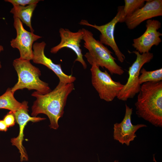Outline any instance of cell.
<instances>
[{
    "mask_svg": "<svg viewBox=\"0 0 162 162\" xmlns=\"http://www.w3.org/2000/svg\"><path fill=\"white\" fill-rule=\"evenodd\" d=\"M74 89L73 83H58L53 90L46 94L34 92L31 95L36 100L32 107L31 116L36 117L39 114H45L50 120V128L57 129L59 127L58 121L63 115L68 97Z\"/></svg>",
    "mask_w": 162,
    "mask_h": 162,
    "instance_id": "cell-1",
    "label": "cell"
},
{
    "mask_svg": "<svg viewBox=\"0 0 162 162\" xmlns=\"http://www.w3.org/2000/svg\"><path fill=\"white\" fill-rule=\"evenodd\" d=\"M135 103L136 115L157 127L162 126V81L141 86Z\"/></svg>",
    "mask_w": 162,
    "mask_h": 162,
    "instance_id": "cell-2",
    "label": "cell"
},
{
    "mask_svg": "<svg viewBox=\"0 0 162 162\" xmlns=\"http://www.w3.org/2000/svg\"><path fill=\"white\" fill-rule=\"evenodd\" d=\"M82 29L84 32L82 39L84 42V46L88 50L84 56L89 63L91 65L95 64L103 69L105 68L112 75L123 74L124 71L116 62V58L112 55V52L99 40H96L91 32L84 28Z\"/></svg>",
    "mask_w": 162,
    "mask_h": 162,
    "instance_id": "cell-3",
    "label": "cell"
},
{
    "mask_svg": "<svg viewBox=\"0 0 162 162\" xmlns=\"http://www.w3.org/2000/svg\"><path fill=\"white\" fill-rule=\"evenodd\" d=\"M13 64L18 76L17 82L11 88L13 93L24 88L28 90H35L42 94L51 91L48 84L40 80L41 73L40 69L33 65L30 60L19 58L14 60Z\"/></svg>",
    "mask_w": 162,
    "mask_h": 162,
    "instance_id": "cell-4",
    "label": "cell"
},
{
    "mask_svg": "<svg viewBox=\"0 0 162 162\" xmlns=\"http://www.w3.org/2000/svg\"><path fill=\"white\" fill-rule=\"evenodd\" d=\"M130 52L134 53L136 55V58L129 67L127 81L117 97L118 99L124 101L133 98L139 93L141 87L139 83L140 70L142 66L150 62L154 57L153 54L149 52L141 54L135 50Z\"/></svg>",
    "mask_w": 162,
    "mask_h": 162,
    "instance_id": "cell-5",
    "label": "cell"
},
{
    "mask_svg": "<svg viewBox=\"0 0 162 162\" xmlns=\"http://www.w3.org/2000/svg\"><path fill=\"white\" fill-rule=\"evenodd\" d=\"M92 83L100 99L107 102L113 100L117 97L124 85L113 80L106 70L102 71L95 64L90 69Z\"/></svg>",
    "mask_w": 162,
    "mask_h": 162,
    "instance_id": "cell-6",
    "label": "cell"
},
{
    "mask_svg": "<svg viewBox=\"0 0 162 162\" xmlns=\"http://www.w3.org/2000/svg\"><path fill=\"white\" fill-rule=\"evenodd\" d=\"M123 7L124 6H119L116 16L110 21L104 25L101 26H98L95 24L92 25L85 20H81L79 23L80 25L91 27L99 31L100 33L99 41L103 44L110 46L114 51L118 60L121 63L124 62L125 58L116 42L114 31L117 23L122 22Z\"/></svg>",
    "mask_w": 162,
    "mask_h": 162,
    "instance_id": "cell-7",
    "label": "cell"
},
{
    "mask_svg": "<svg viewBox=\"0 0 162 162\" xmlns=\"http://www.w3.org/2000/svg\"><path fill=\"white\" fill-rule=\"evenodd\" d=\"M14 26L16 31V36L15 38L10 41V46L12 48L19 50L20 58L32 60L33 43L42 37L26 30L22 23L18 18L14 17Z\"/></svg>",
    "mask_w": 162,
    "mask_h": 162,
    "instance_id": "cell-8",
    "label": "cell"
},
{
    "mask_svg": "<svg viewBox=\"0 0 162 162\" xmlns=\"http://www.w3.org/2000/svg\"><path fill=\"white\" fill-rule=\"evenodd\" d=\"M59 32L61 41L58 44L51 49L50 52L56 54L64 48H69L74 52L76 55V58L74 62H79L84 69H86L87 65L83 58L82 50L80 48V43L82 40L84 35L82 29H80L77 32H73L68 29L61 28Z\"/></svg>",
    "mask_w": 162,
    "mask_h": 162,
    "instance_id": "cell-9",
    "label": "cell"
},
{
    "mask_svg": "<svg viewBox=\"0 0 162 162\" xmlns=\"http://www.w3.org/2000/svg\"><path fill=\"white\" fill-rule=\"evenodd\" d=\"M158 20L149 19L146 22V29L140 37L133 39L132 46L136 51L142 54L149 52L154 45L158 46L161 41L160 37L162 34L158 30L161 28Z\"/></svg>",
    "mask_w": 162,
    "mask_h": 162,
    "instance_id": "cell-10",
    "label": "cell"
},
{
    "mask_svg": "<svg viewBox=\"0 0 162 162\" xmlns=\"http://www.w3.org/2000/svg\"><path fill=\"white\" fill-rule=\"evenodd\" d=\"M133 108L125 105V115L122 121L114 125L113 137L122 144L129 146L130 142L136 137V132L140 128L147 127L143 124L134 125L131 122Z\"/></svg>",
    "mask_w": 162,
    "mask_h": 162,
    "instance_id": "cell-11",
    "label": "cell"
},
{
    "mask_svg": "<svg viewBox=\"0 0 162 162\" xmlns=\"http://www.w3.org/2000/svg\"><path fill=\"white\" fill-rule=\"evenodd\" d=\"M46 45V44L44 41L35 42L33 44V62L43 65L53 71L59 79L58 83L65 84L73 83L76 80V78L71 75L65 74L62 70L61 64L54 63L50 58L46 56L44 50Z\"/></svg>",
    "mask_w": 162,
    "mask_h": 162,
    "instance_id": "cell-12",
    "label": "cell"
},
{
    "mask_svg": "<svg viewBox=\"0 0 162 162\" xmlns=\"http://www.w3.org/2000/svg\"><path fill=\"white\" fill-rule=\"evenodd\" d=\"M146 2L143 6L125 19L128 29H134L146 20L162 16V0H147Z\"/></svg>",
    "mask_w": 162,
    "mask_h": 162,
    "instance_id": "cell-13",
    "label": "cell"
},
{
    "mask_svg": "<svg viewBox=\"0 0 162 162\" xmlns=\"http://www.w3.org/2000/svg\"><path fill=\"white\" fill-rule=\"evenodd\" d=\"M28 110L21 109L14 113L16 121L19 125L20 131L18 136L11 139L10 142L12 145L16 146L19 150L21 162L28 160V155L22 145L23 130L25 126L29 122H37L46 119L40 117H31L28 114Z\"/></svg>",
    "mask_w": 162,
    "mask_h": 162,
    "instance_id": "cell-14",
    "label": "cell"
},
{
    "mask_svg": "<svg viewBox=\"0 0 162 162\" xmlns=\"http://www.w3.org/2000/svg\"><path fill=\"white\" fill-rule=\"evenodd\" d=\"M28 103L26 101L20 103L17 100L9 88L0 96V109L8 110L13 113L21 109L28 110Z\"/></svg>",
    "mask_w": 162,
    "mask_h": 162,
    "instance_id": "cell-15",
    "label": "cell"
},
{
    "mask_svg": "<svg viewBox=\"0 0 162 162\" xmlns=\"http://www.w3.org/2000/svg\"><path fill=\"white\" fill-rule=\"evenodd\" d=\"M37 4L29 5L25 6L14 5L10 12L13 14V17L19 19L30 28L31 32L33 33L34 30L31 24V18Z\"/></svg>",
    "mask_w": 162,
    "mask_h": 162,
    "instance_id": "cell-16",
    "label": "cell"
},
{
    "mask_svg": "<svg viewBox=\"0 0 162 162\" xmlns=\"http://www.w3.org/2000/svg\"><path fill=\"white\" fill-rule=\"evenodd\" d=\"M139 83L141 85L148 82H157L162 80V68L148 71L143 68L140 70Z\"/></svg>",
    "mask_w": 162,
    "mask_h": 162,
    "instance_id": "cell-17",
    "label": "cell"
},
{
    "mask_svg": "<svg viewBox=\"0 0 162 162\" xmlns=\"http://www.w3.org/2000/svg\"><path fill=\"white\" fill-rule=\"evenodd\" d=\"M147 0H125L123 8L122 22H124L125 19L132 14L138 9L145 4Z\"/></svg>",
    "mask_w": 162,
    "mask_h": 162,
    "instance_id": "cell-18",
    "label": "cell"
},
{
    "mask_svg": "<svg viewBox=\"0 0 162 162\" xmlns=\"http://www.w3.org/2000/svg\"><path fill=\"white\" fill-rule=\"evenodd\" d=\"M39 0H5L4 1L12 4L14 5H19L25 6L26 5H29L37 4L40 1Z\"/></svg>",
    "mask_w": 162,
    "mask_h": 162,
    "instance_id": "cell-19",
    "label": "cell"
},
{
    "mask_svg": "<svg viewBox=\"0 0 162 162\" xmlns=\"http://www.w3.org/2000/svg\"><path fill=\"white\" fill-rule=\"evenodd\" d=\"M8 128L14 126L15 123V116L13 112L10 111L5 116L3 119Z\"/></svg>",
    "mask_w": 162,
    "mask_h": 162,
    "instance_id": "cell-20",
    "label": "cell"
},
{
    "mask_svg": "<svg viewBox=\"0 0 162 162\" xmlns=\"http://www.w3.org/2000/svg\"><path fill=\"white\" fill-rule=\"evenodd\" d=\"M8 127L3 120H0V131L6 132Z\"/></svg>",
    "mask_w": 162,
    "mask_h": 162,
    "instance_id": "cell-21",
    "label": "cell"
},
{
    "mask_svg": "<svg viewBox=\"0 0 162 162\" xmlns=\"http://www.w3.org/2000/svg\"><path fill=\"white\" fill-rule=\"evenodd\" d=\"M4 50V47L3 46L0 45V52H1L2 51H3ZM2 68V65L1 64V62L0 61V68Z\"/></svg>",
    "mask_w": 162,
    "mask_h": 162,
    "instance_id": "cell-22",
    "label": "cell"
},
{
    "mask_svg": "<svg viewBox=\"0 0 162 162\" xmlns=\"http://www.w3.org/2000/svg\"><path fill=\"white\" fill-rule=\"evenodd\" d=\"M114 162H119L118 161V160H115Z\"/></svg>",
    "mask_w": 162,
    "mask_h": 162,
    "instance_id": "cell-23",
    "label": "cell"
}]
</instances>
